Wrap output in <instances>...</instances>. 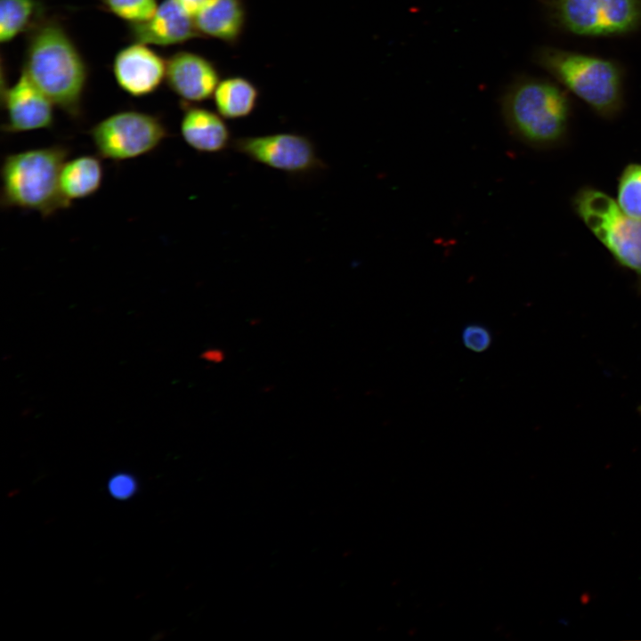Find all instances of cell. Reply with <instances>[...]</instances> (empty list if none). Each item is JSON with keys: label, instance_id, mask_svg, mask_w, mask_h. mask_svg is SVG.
Returning a JSON list of instances; mask_svg holds the SVG:
<instances>
[{"label": "cell", "instance_id": "6da1fadb", "mask_svg": "<svg viewBox=\"0 0 641 641\" xmlns=\"http://www.w3.org/2000/svg\"><path fill=\"white\" fill-rule=\"evenodd\" d=\"M22 71L54 106L71 118L82 116L87 69L60 22L38 20L29 29Z\"/></svg>", "mask_w": 641, "mask_h": 641}, {"label": "cell", "instance_id": "7a4b0ae2", "mask_svg": "<svg viewBox=\"0 0 641 641\" xmlns=\"http://www.w3.org/2000/svg\"><path fill=\"white\" fill-rule=\"evenodd\" d=\"M572 110L569 92L556 80L541 77L517 78L501 99L510 133L540 150L560 147L567 141Z\"/></svg>", "mask_w": 641, "mask_h": 641}, {"label": "cell", "instance_id": "3957f363", "mask_svg": "<svg viewBox=\"0 0 641 641\" xmlns=\"http://www.w3.org/2000/svg\"><path fill=\"white\" fill-rule=\"evenodd\" d=\"M533 59L598 117L611 120L622 111L626 69L617 60L554 46H540Z\"/></svg>", "mask_w": 641, "mask_h": 641}, {"label": "cell", "instance_id": "277c9868", "mask_svg": "<svg viewBox=\"0 0 641 641\" xmlns=\"http://www.w3.org/2000/svg\"><path fill=\"white\" fill-rule=\"evenodd\" d=\"M69 150L62 144L6 155L1 166V206L48 217L66 208L60 193V174Z\"/></svg>", "mask_w": 641, "mask_h": 641}, {"label": "cell", "instance_id": "5b68a950", "mask_svg": "<svg viewBox=\"0 0 641 641\" xmlns=\"http://www.w3.org/2000/svg\"><path fill=\"white\" fill-rule=\"evenodd\" d=\"M572 206L614 260L641 278V219L629 215L607 193L591 186L579 189Z\"/></svg>", "mask_w": 641, "mask_h": 641}, {"label": "cell", "instance_id": "8992f818", "mask_svg": "<svg viewBox=\"0 0 641 641\" xmlns=\"http://www.w3.org/2000/svg\"><path fill=\"white\" fill-rule=\"evenodd\" d=\"M549 24L587 38L623 37L641 29V0H542Z\"/></svg>", "mask_w": 641, "mask_h": 641}, {"label": "cell", "instance_id": "52a82bcc", "mask_svg": "<svg viewBox=\"0 0 641 641\" xmlns=\"http://www.w3.org/2000/svg\"><path fill=\"white\" fill-rule=\"evenodd\" d=\"M89 135L98 156L123 161L153 151L168 136V130L155 115L124 110L96 123Z\"/></svg>", "mask_w": 641, "mask_h": 641}, {"label": "cell", "instance_id": "ba28073f", "mask_svg": "<svg viewBox=\"0 0 641 641\" xmlns=\"http://www.w3.org/2000/svg\"><path fill=\"white\" fill-rule=\"evenodd\" d=\"M231 148L253 162L292 175H305L326 167L313 142L301 134L240 136L233 139Z\"/></svg>", "mask_w": 641, "mask_h": 641}, {"label": "cell", "instance_id": "9c48e42d", "mask_svg": "<svg viewBox=\"0 0 641 641\" xmlns=\"http://www.w3.org/2000/svg\"><path fill=\"white\" fill-rule=\"evenodd\" d=\"M2 102L6 133L48 129L54 123V105L22 70L17 81L2 93Z\"/></svg>", "mask_w": 641, "mask_h": 641}, {"label": "cell", "instance_id": "30bf717a", "mask_svg": "<svg viewBox=\"0 0 641 641\" xmlns=\"http://www.w3.org/2000/svg\"><path fill=\"white\" fill-rule=\"evenodd\" d=\"M165 79L182 101L190 103L210 99L220 81L212 61L187 51L177 52L166 60Z\"/></svg>", "mask_w": 641, "mask_h": 641}, {"label": "cell", "instance_id": "8fae6325", "mask_svg": "<svg viewBox=\"0 0 641 641\" xmlns=\"http://www.w3.org/2000/svg\"><path fill=\"white\" fill-rule=\"evenodd\" d=\"M166 61L147 45L134 43L120 50L113 61L118 85L135 97L153 93L166 77Z\"/></svg>", "mask_w": 641, "mask_h": 641}, {"label": "cell", "instance_id": "7c38bea8", "mask_svg": "<svg viewBox=\"0 0 641 641\" xmlns=\"http://www.w3.org/2000/svg\"><path fill=\"white\" fill-rule=\"evenodd\" d=\"M134 43L167 46L200 37L194 18L176 0H164L148 20L128 23Z\"/></svg>", "mask_w": 641, "mask_h": 641}, {"label": "cell", "instance_id": "4fadbf2b", "mask_svg": "<svg viewBox=\"0 0 641 641\" xmlns=\"http://www.w3.org/2000/svg\"><path fill=\"white\" fill-rule=\"evenodd\" d=\"M183 141L200 153H219L231 146L233 138L223 118L202 107L185 109L180 123Z\"/></svg>", "mask_w": 641, "mask_h": 641}, {"label": "cell", "instance_id": "5bb4252c", "mask_svg": "<svg viewBox=\"0 0 641 641\" xmlns=\"http://www.w3.org/2000/svg\"><path fill=\"white\" fill-rule=\"evenodd\" d=\"M193 18L201 36L232 45L243 33L247 10L243 0H209Z\"/></svg>", "mask_w": 641, "mask_h": 641}, {"label": "cell", "instance_id": "9a60e30c", "mask_svg": "<svg viewBox=\"0 0 641 641\" xmlns=\"http://www.w3.org/2000/svg\"><path fill=\"white\" fill-rule=\"evenodd\" d=\"M101 157L83 155L67 159L60 174V193L65 207L73 201L96 193L103 182L104 168Z\"/></svg>", "mask_w": 641, "mask_h": 641}, {"label": "cell", "instance_id": "2e32d148", "mask_svg": "<svg viewBox=\"0 0 641 641\" xmlns=\"http://www.w3.org/2000/svg\"><path fill=\"white\" fill-rule=\"evenodd\" d=\"M212 98L217 113L223 118L239 119L256 110L259 91L250 80L231 77L219 81Z\"/></svg>", "mask_w": 641, "mask_h": 641}, {"label": "cell", "instance_id": "e0dca14e", "mask_svg": "<svg viewBox=\"0 0 641 641\" xmlns=\"http://www.w3.org/2000/svg\"><path fill=\"white\" fill-rule=\"evenodd\" d=\"M37 0H0V41L8 43L37 22Z\"/></svg>", "mask_w": 641, "mask_h": 641}, {"label": "cell", "instance_id": "ac0fdd59", "mask_svg": "<svg viewBox=\"0 0 641 641\" xmlns=\"http://www.w3.org/2000/svg\"><path fill=\"white\" fill-rule=\"evenodd\" d=\"M617 203L626 214L641 219V164L629 163L622 169L618 179Z\"/></svg>", "mask_w": 641, "mask_h": 641}, {"label": "cell", "instance_id": "d6986e66", "mask_svg": "<svg viewBox=\"0 0 641 641\" xmlns=\"http://www.w3.org/2000/svg\"><path fill=\"white\" fill-rule=\"evenodd\" d=\"M101 2L110 12L128 23L148 20L158 6L156 0H101Z\"/></svg>", "mask_w": 641, "mask_h": 641}, {"label": "cell", "instance_id": "ffe728a7", "mask_svg": "<svg viewBox=\"0 0 641 641\" xmlns=\"http://www.w3.org/2000/svg\"><path fill=\"white\" fill-rule=\"evenodd\" d=\"M464 345L475 353L486 351L491 345L492 336L486 327L481 324H469L462 331Z\"/></svg>", "mask_w": 641, "mask_h": 641}, {"label": "cell", "instance_id": "44dd1931", "mask_svg": "<svg viewBox=\"0 0 641 641\" xmlns=\"http://www.w3.org/2000/svg\"><path fill=\"white\" fill-rule=\"evenodd\" d=\"M110 493L118 499H127L135 491V482L128 475H115L109 484Z\"/></svg>", "mask_w": 641, "mask_h": 641}, {"label": "cell", "instance_id": "7402d4cb", "mask_svg": "<svg viewBox=\"0 0 641 641\" xmlns=\"http://www.w3.org/2000/svg\"><path fill=\"white\" fill-rule=\"evenodd\" d=\"M177 3L194 17L209 0H176Z\"/></svg>", "mask_w": 641, "mask_h": 641}, {"label": "cell", "instance_id": "603a6c76", "mask_svg": "<svg viewBox=\"0 0 641 641\" xmlns=\"http://www.w3.org/2000/svg\"><path fill=\"white\" fill-rule=\"evenodd\" d=\"M201 358L209 362L219 363L223 361L224 353L220 349L210 348L201 354Z\"/></svg>", "mask_w": 641, "mask_h": 641}]
</instances>
